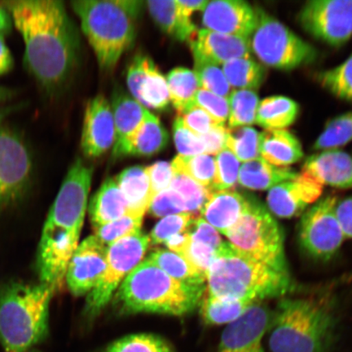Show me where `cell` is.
I'll return each mask as SVG.
<instances>
[{"mask_svg":"<svg viewBox=\"0 0 352 352\" xmlns=\"http://www.w3.org/2000/svg\"><path fill=\"white\" fill-rule=\"evenodd\" d=\"M1 4L23 38L25 67L46 94H57L72 76L80 46L63 2L8 0Z\"/></svg>","mask_w":352,"mask_h":352,"instance_id":"6da1fadb","label":"cell"},{"mask_svg":"<svg viewBox=\"0 0 352 352\" xmlns=\"http://www.w3.org/2000/svg\"><path fill=\"white\" fill-rule=\"evenodd\" d=\"M92 173L91 166L77 158L66 175L44 223L37 267L41 283L54 292L63 286L69 262L79 245Z\"/></svg>","mask_w":352,"mask_h":352,"instance_id":"7a4b0ae2","label":"cell"},{"mask_svg":"<svg viewBox=\"0 0 352 352\" xmlns=\"http://www.w3.org/2000/svg\"><path fill=\"white\" fill-rule=\"evenodd\" d=\"M336 327L332 294L283 298L272 314L268 345L271 352H329Z\"/></svg>","mask_w":352,"mask_h":352,"instance_id":"3957f363","label":"cell"},{"mask_svg":"<svg viewBox=\"0 0 352 352\" xmlns=\"http://www.w3.org/2000/svg\"><path fill=\"white\" fill-rule=\"evenodd\" d=\"M206 289L180 283L146 258L122 281L116 303L122 314L179 316L200 305Z\"/></svg>","mask_w":352,"mask_h":352,"instance_id":"277c9868","label":"cell"},{"mask_svg":"<svg viewBox=\"0 0 352 352\" xmlns=\"http://www.w3.org/2000/svg\"><path fill=\"white\" fill-rule=\"evenodd\" d=\"M210 296L262 302L281 298L293 287L289 274H281L223 242L206 272Z\"/></svg>","mask_w":352,"mask_h":352,"instance_id":"5b68a950","label":"cell"},{"mask_svg":"<svg viewBox=\"0 0 352 352\" xmlns=\"http://www.w3.org/2000/svg\"><path fill=\"white\" fill-rule=\"evenodd\" d=\"M142 1L78 0L72 3L100 67L111 70L133 45Z\"/></svg>","mask_w":352,"mask_h":352,"instance_id":"8992f818","label":"cell"},{"mask_svg":"<svg viewBox=\"0 0 352 352\" xmlns=\"http://www.w3.org/2000/svg\"><path fill=\"white\" fill-rule=\"evenodd\" d=\"M54 289L44 284L12 283L0 294V342L6 352H28L43 340Z\"/></svg>","mask_w":352,"mask_h":352,"instance_id":"52a82bcc","label":"cell"},{"mask_svg":"<svg viewBox=\"0 0 352 352\" xmlns=\"http://www.w3.org/2000/svg\"><path fill=\"white\" fill-rule=\"evenodd\" d=\"M224 236L240 252L281 274H289L283 230L261 201L250 197L243 214Z\"/></svg>","mask_w":352,"mask_h":352,"instance_id":"ba28073f","label":"cell"},{"mask_svg":"<svg viewBox=\"0 0 352 352\" xmlns=\"http://www.w3.org/2000/svg\"><path fill=\"white\" fill-rule=\"evenodd\" d=\"M257 12L250 47L262 65L289 72L314 63L318 52L311 44L261 8Z\"/></svg>","mask_w":352,"mask_h":352,"instance_id":"9c48e42d","label":"cell"},{"mask_svg":"<svg viewBox=\"0 0 352 352\" xmlns=\"http://www.w3.org/2000/svg\"><path fill=\"white\" fill-rule=\"evenodd\" d=\"M151 239L142 231L108 246L107 267L96 287L87 294L86 314L98 316L132 271L144 261Z\"/></svg>","mask_w":352,"mask_h":352,"instance_id":"30bf717a","label":"cell"},{"mask_svg":"<svg viewBox=\"0 0 352 352\" xmlns=\"http://www.w3.org/2000/svg\"><path fill=\"white\" fill-rule=\"evenodd\" d=\"M337 197H325L302 214L299 243L311 258L327 261L340 250L346 237L336 212Z\"/></svg>","mask_w":352,"mask_h":352,"instance_id":"8fae6325","label":"cell"},{"mask_svg":"<svg viewBox=\"0 0 352 352\" xmlns=\"http://www.w3.org/2000/svg\"><path fill=\"white\" fill-rule=\"evenodd\" d=\"M33 173L32 154L16 131L0 126V208L20 199Z\"/></svg>","mask_w":352,"mask_h":352,"instance_id":"7c38bea8","label":"cell"},{"mask_svg":"<svg viewBox=\"0 0 352 352\" xmlns=\"http://www.w3.org/2000/svg\"><path fill=\"white\" fill-rule=\"evenodd\" d=\"M311 36L332 47H340L352 37V0H311L298 17Z\"/></svg>","mask_w":352,"mask_h":352,"instance_id":"4fadbf2b","label":"cell"},{"mask_svg":"<svg viewBox=\"0 0 352 352\" xmlns=\"http://www.w3.org/2000/svg\"><path fill=\"white\" fill-rule=\"evenodd\" d=\"M108 246L98 237H87L78 245L66 270V283L74 296L89 294L102 277L107 263Z\"/></svg>","mask_w":352,"mask_h":352,"instance_id":"5bb4252c","label":"cell"},{"mask_svg":"<svg viewBox=\"0 0 352 352\" xmlns=\"http://www.w3.org/2000/svg\"><path fill=\"white\" fill-rule=\"evenodd\" d=\"M272 314L263 302L255 303L224 329L217 352H265L263 340L270 329Z\"/></svg>","mask_w":352,"mask_h":352,"instance_id":"9a60e30c","label":"cell"},{"mask_svg":"<svg viewBox=\"0 0 352 352\" xmlns=\"http://www.w3.org/2000/svg\"><path fill=\"white\" fill-rule=\"evenodd\" d=\"M324 186L305 171L296 178L277 184L268 191L267 204L271 214L283 219L302 215L322 195Z\"/></svg>","mask_w":352,"mask_h":352,"instance_id":"2e32d148","label":"cell"},{"mask_svg":"<svg viewBox=\"0 0 352 352\" xmlns=\"http://www.w3.org/2000/svg\"><path fill=\"white\" fill-rule=\"evenodd\" d=\"M257 8L243 0H213L202 11L204 29L250 39L256 26Z\"/></svg>","mask_w":352,"mask_h":352,"instance_id":"e0dca14e","label":"cell"},{"mask_svg":"<svg viewBox=\"0 0 352 352\" xmlns=\"http://www.w3.org/2000/svg\"><path fill=\"white\" fill-rule=\"evenodd\" d=\"M126 83L132 98L145 108L164 110L168 107L170 100L166 78L149 57H134L127 69Z\"/></svg>","mask_w":352,"mask_h":352,"instance_id":"ac0fdd59","label":"cell"},{"mask_svg":"<svg viewBox=\"0 0 352 352\" xmlns=\"http://www.w3.org/2000/svg\"><path fill=\"white\" fill-rule=\"evenodd\" d=\"M116 143L111 104L103 96L98 95L88 100L82 132L81 147L87 157L102 156Z\"/></svg>","mask_w":352,"mask_h":352,"instance_id":"d6986e66","label":"cell"},{"mask_svg":"<svg viewBox=\"0 0 352 352\" xmlns=\"http://www.w3.org/2000/svg\"><path fill=\"white\" fill-rule=\"evenodd\" d=\"M188 43L193 56L220 66L239 57L252 56L250 39L211 32L204 28L197 30Z\"/></svg>","mask_w":352,"mask_h":352,"instance_id":"ffe728a7","label":"cell"},{"mask_svg":"<svg viewBox=\"0 0 352 352\" xmlns=\"http://www.w3.org/2000/svg\"><path fill=\"white\" fill-rule=\"evenodd\" d=\"M302 170L318 179L324 186L352 188V156L340 149L312 154L305 160Z\"/></svg>","mask_w":352,"mask_h":352,"instance_id":"44dd1931","label":"cell"},{"mask_svg":"<svg viewBox=\"0 0 352 352\" xmlns=\"http://www.w3.org/2000/svg\"><path fill=\"white\" fill-rule=\"evenodd\" d=\"M249 201L248 195H242L234 188L213 190L201 210V217L224 235L239 222Z\"/></svg>","mask_w":352,"mask_h":352,"instance_id":"7402d4cb","label":"cell"},{"mask_svg":"<svg viewBox=\"0 0 352 352\" xmlns=\"http://www.w3.org/2000/svg\"><path fill=\"white\" fill-rule=\"evenodd\" d=\"M169 135L160 118L151 113L138 129L126 139L113 157H151L160 153L168 144Z\"/></svg>","mask_w":352,"mask_h":352,"instance_id":"603a6c76","label":"cell"},{"mask_svg":"<svg viewBox=\"0 0 352 352\" xmlns=\"http://www.w3.org/2000/svg\"><path fill=\"white\" fill-rule=\"evenodd\" d=\"M188 232L190 241L183 256L206 275L223 241L220 233L201 217L193 220Z\"/></svg>","mask_w":352,"mask_h":352,"instance_id":"cb8c5ba5","label":"cell"},{"mask_svg":"<svg viewBox=\"0 0 352 352\" xmlns=\"http://www.w3.org/2000/svg\"><path fill=\"white\" fill-rule=\"evenodd\" d=\"M259 153L263 160L277 167H289L305 155L302 144L287 129L261 132Z\"/></svg>","mask_w":352,"mask_h":352,"instance_id":"d4e9b609","label":"cell"},{"mask_svg":"<svg viewBox=\"0 0 352 352\" xmlns=\"http://www.w3.org/2000/svg\"><path fill=\"white\" fill-rule=\"evenodd\" d=\"M111 108L116 126L113 154L120 151L126 139L142 125L151 112L133 98L118 91L114 92Z\"/></svg>","mask_w":352,"mask_h":352,"instance_id":"484cf974","label":"cell"},{"mask_svg":"<svg viewBox=\"0 0 352 352\" xmlns=\"http://www.w3.org/2000/svg\"><path fill=\"white\" fill-rule=\"evenodd\" d=\"M127 212L124 196L116 179L108 178L91 201L89 214L94 228L116 221Z\"/></svg>","mask_w":352,"mask_h":352,"instance_id":"4316f807","label":"cell"},{"mask_svg":"<svg viewBox=\"0 0 352 352\" xmlns=\"http://www.w3.org/2000/svg\"><path fill=\"white\" fill-rule=\"evenodd\" d=\"M146 3L158 28L176 41L188 42L197 32L192 19L183 14L176 0L148 1Z\"/></svg>","mask_w":352,"mask_h":352,"instance_id":"83f0119b","label":"cell"},{"mask_svg":"<svg viewBox=\"0 0 352 352\" xmlns=\"http://www.w3.org/2000/svg\"><path fill=\"white\" fill-rule=\"evenodd\" d=\"M297 175L290 167L272 166L261 157L241 164L239 184L250 190L270 191L277 184L296 178Z\"/></svg>","mask_w":352,"mask_h":352,"instance_id":"f1b7e54d","label":"cell"},{"mask_svg":"<svg viewBox=\"0 0 352 352\" xmlns=\"http://www.w3.org/2000/svg\"><path fill=\"white\" fill-rule=\"evenodd\" d=\"M114 179L126 201L127 212L144 217L152 201L151 183L145 167H129Z\"/></svg>","mask_w":352,"mask_h":352,"instance_id":"f546056e","label":"cell"},{"mask_svg":"<svg viewBox=\"0 0 352 352\" xmlns=\"http://www.w3.org/2000/svg\"><path fill=\"white\" fill-rule=\"evenodd\" d=\"M299 113L296 100L284 96H272L259 102L255 124L263 130H284L296 122Z\"/></svg>","mask_w":352,"mask_h":352,"instance_id":"4dcf8cb0","label":"cell"},{"mask_svg":"<svg viewBox=\"0 0 352 352\" xmlns=\"http://www.w3.org/2000/svg\"><path fill=\"white\" fill-rule=\"evenodd\" d=\"M255 303L257 302L210 296L205 292L199 306L206 324L222 325L234 322Z\"/></svg>","mask_w":352,"mask_h":352,"instance_id":"1f68e13d","label":"cell"},{"mask_svg":"<svg viewBox=\"0 0 352 352\" xmlns=\"http://www.w3.org/2000/svg\"><path fill=\"white\" fill-rule=\"evenodd\" d=\"M221 67L232 90L256 91L266 77L265 68L252 56L233 59Z\"/></svg>","mask_w":352,"mask_h":352,"instance_id":"d6a6232c","label":"cell"},{"mask_svg":"<svg viewBox=\"0 0 352 352\" xmlns=\"http://www.w3.org/2000/svg\"><path fill=\"white\" fill-rule=\"evenodd\" d=\"M173 278L180 283L206 285V275L187 261L182 255L169 250H154L147 258Z\"/></svg>","mask_w":352,"mask_h":352,"instance_id":"836d02e7","label":"cell"},{"mask_svg":"<svg viewBox=\"0 0 352 352\" xmlns=\"http://www.w3.org/2000/svg\"><path fill=\"white\" fill-rule=\"evenodd\" d=\"M170 100L178 113L192 107L198 90L199 81L193 70L177 67L170 70L166 76Z\"/></svg>","mask_w":352,"mask_h":352,"instance_id":"e575fe53","label":"cell"},{"mask_svg":"<svg viewBox=\"0 0 352 352\" xmlns=\"http://www.w3.org/2000/svg\"><path fill=\"white\" fill-rule=\"evenodd\" d=\"M170 164L175 173L186 175L201 186L213 190L217 173L214 156L206 153L191 157L177 155Z\"/></svg>","mask_w":352,"mask_h":352,"instance_id":"d590c367","label":"cell"},{"mask_svg":"<svg viewBox=\"0 0 352 352\" xmlns=\"http://www.w3.org/2000/svg\"><path fill=\"white\" fill-rule=\"evenodd\" d=\"M228 100L230 107L227 122L228 129L252 126L254 124L261 102L256 91L232 90Z\"/></svg>","mask_w":352,"mask_h":352,"instance_id":"8d00e7d4","label":"cell"},{"mask_svg":"<svg viewBox=\"0 0 352 352\" xmlns=\"http://www.w3.org/2000/svg\"><path fill=\"white\" fill-rule=\"evenodd\" d=\"M261 132L252 126L228 129L226 131V148L234 155L241 164L261 157L259 153Z\"/></svg>","mask_w":352,"mask_h":352,"instance_id":"74e56055","label":"cell"},{"mask_svg":"<svg viewBox=\"0 0 352 352\" xmlns=\"http://www.w3.org/2000/svg\"><path fill=\"white\" fill-rule=\"evenodd\" d=\"M352 140V111L341 114L330 120L316 139V151L340 149Z\"/></svg>","mask_w":352,"mask_h":352,"instance_id":"f35d334b","label":"cell"},{"mask_svg":"<svg viewBox=\"0 0 352 352\" xmlns=\"http://www.w3.org/2000/svg\"><path fill=\"white\" fill-rule=\"evenodd\" d=\"M316 78L320 85L329 94L352 102V54L344 63L320 72Z\"/></svg>","mask_w":352,"mask_h":352,"instance_id":"ab89813d","label":"cell"},{"mask_svg":"<svg viewBox=\"0 0 352 352\" xmlns=\"http://www.w3.org/2000/svg\"><path fill=\"white\" fill-rule=\"evenodd\" d=\"M170 189L182 197L186 204V212L193 215L201 214L213 190L201 186L188 176L175 173Z\"/></svg>","mask_w":352,"mask_h":352,"instance_id":"60d3db41","label":"cell"},{"mask_svg":"<svg viewBox=\"0 0 352 352\" xmlns=\"http://www.w3.org/2000/svg\"><path fill=\"white\" fill-rule=\"evenodd\" d=\"M100 352H175L164 338L151 333L131 334L120 338Z\"/></svg>","mask_w":352,"mask_h":352,"instance_id":"b9f144b4","label":"cell"},{"mask_svg":"<svg viewBox=\"0 0 352 352\" xmlns=\"http://www.w3.org/2000/svg\"><path fill=\"white\" fill-rule=\"evenodd\" d=\"M195 70L201 89L212 92L223 98H228L232 91L221 66L210 63L208 60L193 56Z\"/></svg>","mask_w":352,"mask_h":352,"instance_id":"7bdbcfd3","label":"cell"},{"mask_svg":"<svg viewBox=\"0 0 352 352\" xmlns=\"http://www.w3.org/2000/svg\"><path fill=\"white\" fill-rule=\"evenodd\" d=\"M144 217L126 212L122 217L94 228L95 236L107 246L142 231Z\"/></svg>","mask_w":352,"mask_h":352,"instance_id":"ee69618b","label":"cell"},{"mask_svg":"<svg viewBox=\"0 0 352 352\" xmlns=\"http://www.w3.org/2000/svg\"><path fill=\"white\" fill-rule=\"evenodd\" d=\"M214 157L217 173L213 190L234 188L236 184H239L241 162L226 148L219 152Z\"/></svg>","mask_w":352,"mask_h":352,"instance_id":"f6af8a7d","label":"cell"},{"mask_svg":"<svg viewBox=\"0 0 352 352\" xmlns=\"http://www.w3.org/2000/svg\"><path fill=\"white\" fill-rule=\"evenodd\" d=\"M196 218L195 215L188 212L162 218L149 236L151 243L154 245L164 244L170 237L187 231Z\"/></svg>","mask_w":352,"mask_h":352,"instance_id":"bcb514c9","label":"cell"},{"mask_svg":"<svg viewBox=\"0 0 352 352\" xmlns=\"http://www.w3.org/2000/svg\"><path fill=\"white\" fill-rule=\"evenodd\" d=\"M173 139L178 155L191 157L206 153V147L200 136L188 130L179 116L173 123Z\"/></svg>","mask_w":352,"mask_h":352,"instance_id":"7dc6e473","label":"cell"},{"mask_svg":"<svg viewBox=\"0 0 352 352\" xmlns=\"http://www.w3.org/2000/svg\"><path fill=\"white\" fill-rule=\"evenodd\" d=\"M192 105L204 109L219 125L226 126L230 114L228 98L199 89L193 100Z\"/></svg>","mask_w":352,"mask_h":352,"instance_id":"c3c4849f","label":"cell"},{"mask_svg":"<svg viewBox=\"0 0 352 352\" xmlns=\"http://www.w3.org/2000/svg\"><path fill=\"white\" fill-rule=\"evenodd\" d=\"M148 210L156 218H164L186 212V204L182 197L170 188L154 197Z\"/></svg>","mask_w":352,"mask_h":352,"instance_id":"681fc988","label":"cell"},{"mask_svg":"<svg viewBox=\"0 0 352 352\" xmlns=\"http://www.w3.org/2000/svg\"><path fill=\"white\" fill-rule=\"evenodd\" d=\"M178 116L182 118L188 130L200 138L208 134L214 127L223 126L215 122L204 109L195 105H192L182 113H178Z\"/></svg>","mask_w":352,"mask_h":352,"instance_id":"f907efd6","label":"cell"},{"mask_svg":"<svg viewBox=\"0 0 352 352\" xmlns=\"http://www.w3.org/2000/svg\"><path fill=\"white\" fill-rule=\"evenodd\" d=\"M151 183L152 200L158 193L164 192L170 186L174 177V170L170 162L160 161L145 167Z\"/></svg>","mask_w":352,"mask_h":352,"instance_id":"816d5d0a","label":"cell"},{"mask_svg":"<svg viewBox=\"0 0 352 352\" xmlns=\"http://www.w3.org/2000/svg\"><path fill=\"white\" fill-rule=\"evenodd\" d=\"M226 126H217L208 134L201 136L205 144L206 154L215 156L226 148Z\"/></svg>","mask_w":352,"mask_h":352,"instance_id":"f5cc1de1","label":"cell"},{"mask_svg":"<svg viewBox=\"0 0 352 352\" xmlns=\"http://www.w3.org/2000/svg\"><path fill=\"white\" fill-rule=\"evenodd\" d=\"M336 217L346 239H352V197L338 200Z\"/></svg>","mask_w":352,"mask_h":352,"instance_id":"db71d44e","label":"cell"},{"mask_svg":"<svg viewBox=\"0 0 352 352\" xmlns=\"http://www.w3.org/2000/svg\"><path fill=\"white\" fill-rule=\"evenodd\" d=\"M189 241H190V234H189L188 230L186 232L170 237L164 244L170 252L182 255L183 256L186 252Z\"/></svg>","mask_w":352,"mask_h":352,"instance_id":"11a10c76","label":"cell"},{"mask_svg":"<svg viewBox=\"0 0 352 352\" xmlns=\"http://www.w3.org/2000/svg\"><path fill=\"white\" fill-rule=\"evenodd\" d=\"M4 38L6 36L0 35V76L10 73L14 66V58Z\"/></svg>","mask_w":352,"mask_h":352,"instance_id":"9f6ffc18","label":"cell"},{"mask_svg":"<svg viewBox=\"0 0 352 352\" xmlns=\"http://www.w3.org/2000/svg\"><path fill=\"white\" fill-rule=\"evenodd\" d=\"M183 14L188 19H191L192 13L197 11H204L208 4V0H176Z\"/></svg>","mask_w":352,"mask_h":352,"instance_id":"6f0895ef","label":"cell"},{"mask_svg":"<svg viewBox=\"0 0 352 352\" xmlns=\"http://www.w3.org/2000/svg\"><path fill=\"white\" fill-rule=\"evenodd\" d=\"M12 21L10 12L2 4H0V35L6 36L12 32Z\"/></svg>","mask_w":352,"mask_h":352,"instance_id":"680465c9","label":"cell"},{"mask_svg":"<svg viewBox=\"0 0 352 352\" xmlns=\"http://www.w3.org/2000/svg\"><path fill=\"white\" fill-rule=\"evenodd\" d=\"M13 95V91L6 87H0V103L10 99Z\"/></svg>","mask_w":352,"mask_h":352,"instance_id":"91938a15","label":"cell"},{"mask_svg":"<svg viewBox=\"0 0 352 352\" xmlns=\"http://www.w3.org/2000/svg\"><path fill=\"white\" fill-rule=\"evenodd\" d=\"M15 109L14 107L0 108V126L3 124L7 117L10 116Z\"/></svg>","mask_w":352,"mask_h":352,"instance_id":"94428289","label":"cell"},{"mask_svg":"<svg viewBox=\"0 0 352 352\" xmlns=\"http://www.w3.org/2000/svg\"><path fill=\"white\" fill-rule=\"evenodd\" d=\"M351 277H352V275H351Z\"/></svg>","mask_w":352,"mask_h":352,"instance_id":"6125c7cd","label":"cell"}]
</instances>
